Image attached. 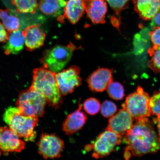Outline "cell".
Masks as SVG:
<instances>
[{"instance_id":"6da1fadb","label":"cell","mask_w":160,"mask_h":160,"mask_svg":"<svg viewBox=\"0 0 160 160\" xmlns=\"http://www.w3.org/2000/svg\"><path fill=\"white\" fill-rule=\"evenodd\" d=\"M127 144L124 157L128 160L132 155L135 157L157 152L160 149L159 138L152 122L147 118L137 120L123 138Z\"/></svg>"},{"instance_id":"7a4b0ae2","label":"cell","mask_w":160,"mask_h":160,"mask_svg":"<svg viewBox=\"0 0 160 160\" xmlns=\"http://www.w3.org/2000/svg\"><path fill=\"white\" fill-rule=\"evenodd\" d=\"M55 74L56 73L44 67L35 69L30 88L39 92L45 97L50 106L58 109L62 104L63 98Z\"/></svg>"},{"instance_id":"3957f363","label":"cell","mask_w":160,"mask_h":160,"mask_svg":"<svg viewBox=\"0 0 160 160\" xmlns=\"http://www.w3.org/2000/svg\"><path fill=\"white\" fill-rule=\"evenodd\" d=\"M4 121L19 138L26 141H32L36 133L34 131L39 119L22 114L17 107H11L6 110L3 115Z\"/></svg>"},{"instance_id":"277c9868","label":"cell","mask_w":160,"mask_h":160,"mask_svg":"<svg viewBox=\"0 0 160 160\" xmlns=\"http://www.w3.org/2000/svg\"><path fill=\"white\" fill-rule=\"evenodd\" d=\"M47 103V100L42 95L30 88L19 94L17 101V107L22 114L38 118L44 114Z\"/></svg>"},{"instance_id":"5b68a950","label":"cell","mask_w":160,"mask_h":160,"mask_svg":"<svg viewBox=\"0 0 160 160\" xmlns=\"http://www.w3.org/2000/svg\"><path fill=\"white\" fill-rule=\"evenodd\" d=\"M75 46L57 45L45 52L41 61L44 67L56 73L64 68L71 59Z\"/></svg>"},{"instance_id":"8992f818","label":"cell","mask_w":160,"mask_h":160,"mask_svg":"<svg viewBox=\"0 0 160 160\" xmlns=\"http://www.w3.org/2000/svg\"><path fill=\"white\" fill-rule=\"evenodd\" d=\"M150 99L148 93L142 87H138L136 92L128 96L125 103L122 106L128 112L133 118L137 120L151 115Z\"/></svg>"},{"instance_id":"52a82bcc","label":"cell","mask_w":160,"mask_h":160,"mask_svg":"<svg viewBox=\"0 0 160 160\" xmlns=\"http://www.w3.org/2000/svg\"><path fill=\"white\" fill-rule=\"evenodd\" d=\"M122 137L114 132L106 130L98 136L93 143L87 145L86 151H93L92 157L101 158L109 155L117 145L121 144Z\"/></svg>"},{"instance_id":"ba28073f","label":"cell","mask_w":160,"mask_h":160,"mask_svg":"<svg viewBox=\"0 0 160 160\" xmlns=\"http://www.w3.org/2000/svg\"><path fill=\"white\" fill-rule=\"evenodd\" d=\"M37 146L39 153L45 159L61 157L65 147L63 140L57 135L45 133L42 134Z\"/></svg>"},{"instance_id":"9c48e42d","label":"cell","mask_w":160,"mask_h":160,"mask_svg":"<svg viewBox=\"0 0 160 160\" xmlns=\"http://www.w3.org/2000/svg\"><path fill=\"white\" fill-rule=\"evenodd\" d=\"M80 73V68L72 66L56 73V80L62 95H66L72 93L76 88L81 85Z\"/></svg>"},{"instance_id":"30bf717a","label":"cell","mask_w":160,"mask_h":160,"mask_svg":"<svg viewBox=\"0 0 160 160\" xmlns=\"http://www.w3.org/2000/svg\"><path fill=\"white\" fill-rule=\"evenodd\" d=\"M133 118L124 108L110 118L106 130L114 132L122 137L133 126Z\"/></svg>"},{"instance_id":"8fae6325","label":"cell","mask_w":160,"mask_h":160,"mask_svg":"<svg viewBox=\"0 0 160 160\" xmlns=\"http://www.w3.org/2000/svg\"><path fill=\"white\" fill-rule=\"evenodd\" d=\"M25 143L9 128L2 127L0 135V151L4 152H20Z\"/></svg>"},{"instance_id":"7c38bea8","label":"cell","mask_w":160,"mask_h":160,"mask_svg":"<svg viewBox=\"0 0 160 160\" xmlns=\"http://www.w3.org/2000/svg\"><path fill=\"white\" fill-rule=\"evenodd\" d=\"M112 69L100 68L94 72L87 80L88 87L91 91L98 92L107 89L113 81Z\"/></svg>"},{"instance_id":"4fadbf2b","label":"cell","mask_w":160,"mask_h":160,"mask_svg":"<svg viewBox=\"0 0 160 160\" xmlns=\"http://www.w3.org/2000/svg\"><path fill=\"white\" fill-rule=\"evenodd\" d=\"M84 6L87 17L94 24H104L107 13L105 0H84Z\"/></svg>"},{"instance_id":"5bb4252c","label":"cell","mask_w":160,"mask_h":160,"mask_svg":"<svg viewBox=\"0 0 160 160\" xmlns=\"http://www.w3.org/2000/svg\"><path fill=\"white\" fill-rule=\"evenodd\" d=\"M22 32L26 47L28 51H33L43 45L46 34L40 25L30 26Z\"/></svg>"},{"instance_id":"9a60e30c","label":"cell","mask_w":160,"mask_h":160,"mask_svg":"<svg viewBox=\"0 0 160 160\" xmlns=\"http://www.w3.org/2000/svg\"><path fill=\"white\" fill-rule=\"evenodd\" d=\"M82 105L79 104L78 108L68 115L63 123L62 130L66 135H71L81 129L85 125L87 118L81 111Z\"/></svg>"},{"instance_id":"2e32d148","label":"cell","mask_w":160,"mask_h":160,"mask_svg":"<svg viewBox=\"0 0 160 160\" xmlns=\"http://www.w3.org/2000/svg\"><path fill=\"white\" fill-rule=\"evenodd\" d=\"M135 11L145 21L152 20L160 9V0H132Z\"/></svg>"},{"instance_id":"e0dca14e","label":"cell","mask_w":160,"mask_h":160,"mask_svg":"<svg viewBox=\"0 0 160 160\" xmlns=\"http://www.w3.org/2000/svg\"><path fill=\"white\" fill-rule=\"evenodd\" d=\"M84 0H68L64 8L63 18L70 23L75 24L84 14Z\"/></svg>"},{"instance_id":"ac0fdd59","label":"cell","mask_w":160,"mask_h":160,"mask_svg":"<svg viewBox=\"0 0 160 160\" xmlns=\"http://www.w3.org/2000/svg\"><path fill=\"white\" fill-rule=\"evenodd\" d=\"M6 42L3 47L5 54L16 55L19 53L25 44L23 32L17 30L10 32Z\"/></svg>"},{"instance_id":"d6986e66","label":"cell","mask_w":160,"mask_h":160,"mask_svg":"<svg viewBox=\"0 0 160 160\" xmlns=\"http://www.w3.org/2000/svg\"><path fill=\"white\" fill-rule=\"evenodd\" d=\"M66 2L65 0H40L39 9L45 15L57 17L63 12Z\"/></svg>"},{"instance_id":"ffe728a7","label":"cell","mask_w":160,"mask_h":160,"mask_svg":"<svg viewBox=\"0 0 160 160\" xmlns=\"http://www.w3.org/2000/svg\"><path fill=\"white\" fill-rule=\"evenodd\" d=\"M0 19L6 30L9 32L18 30L20 26L18 18L10 14L8 9H0Z\"/></svg>"},{"instance_id":"44dd1931","label":"cell","mask_w":160,"mask_h":160,"mask_svg":"<svg viewBox=\"0 0 160 160\" xmlns=\"http://www.w3.org/2000/svg\"><path fill=\"white\" fill-rule=\"evenodd\" d=\"M17 11L22 13L34 14L37 11V0H12Z\"/></svg>"},{"instance_id":"7402d4cb","label":"cell","mask_w":160,"mask_h":160,"mask_svg":"<svg viewBox=\"0 0 160 160\" xmlns=\"http://www.w3.org/2000/svg\"><path fill=\"white\" fill-rule=\"evenodd\" d=\"M148 53L151 57L148 66L156 73H160V47L153 46Z\"/></svg>"},{"instance_id":"603a6c76","label":"cell","mask_w":160,"mask_h":160,"mask_svg":"<svg viewBox=\"0 0 160 160\" xmlns=\"http://www.w3.org/2000/svg\"><path fill=\"white\" fill-rule=\"evenodd\" d=\"M107 92L112 99L117 100H121L125 96L124 88L121 83L116 82H112L108 86Z\"/></svg>"},{"instance_id":"cb8c5ba5","label":"cell","mask_w":160,"mask_h":160,"mask_svg":"<svg viewBox=\"0 0 160 160\" xmlns=\"http://www.w3.org/2000/svg\"><path fill=\"white\" fill-rule=\"evenodd\" d=\"M83 107L86 112L90 115H94L99 112L101 104L97 99L91 98L86 100Z\"/></svg>"},{"instance_id":"d4e9b609","label":"cell","mask_w":160,"mask_h":160,"mask_svg":"<svg viewBox=\"0 0 160 160\" xmlns=\"http://www.w3.org/2000/svg\"><path fill=\"white\" fill-rule=\"evenodd\" d=\"M115 12V15L120 18L121 12L127 8L131 0H105Z\"/></svg>"},{"instance_id":"484cf974","label":"cell","mask_w":160,"mask_h":160,"mask_svg":"<svg viewBox=\"0 0 160 160\" xmlns=\"http://www.w3.org/2000/svg\"><path fill=\"white\" fill-rule=\"evenodd\" d=\"M117 108L112 102L106 100L101 106V113L104 117H111L117 112Z\"/></svg>"},{"instance_id":"4316f807","label":"cell","mask_w":160,"mask_h":160,"mask_svg":"<svg viewBox=\"0 0 160 160\" xmlns=\"http://www.w3.org/2000/svg\"><path fill=\"white\" fill-rule=\"evenodd\" d=\"M149 107L151 113L154 115H160V91L155 92L151 98H150Z\"/></svg>"},{"instance_id":"83f0119b","label":"cell","mask_w":160,"mask_h":160,"mask_svg":"<svg viewBox=\"0 0 160 160\" xmlns=\"http://www.w3.org/2000/svg\"><path fill=\"white\" fill-rule=\"evenodd\" d=\"M149 36L153 46L160 47V27H153Z\"/></svg>"},{"instance_id":"f1b7e54d","label":"cell","mask_w":160,"mask_h":160,"mask_svg":"<svg viewBox=\"0 0 160 160\" xmlns=\"http://www.w3.org/2000/svg\"><path fill=\"white\" fill-rule=\"evenodd\" d=\"M8 34L2 23L0 22V43L5 42L7 41Z\"/></svg>"},{"instance_id":"f546056e","label":"cell","mask_w":160,"mask_h":160,"mask_svg":"<svg viewBox=\"0 0 160 160\" xmlns=\"http://www.w3.org/2000/svg\"><path fill=\"white\" fill-rule=\"evenodd\" d=\"M151 25L152 27H160V9L152 19Z\"/></svg>"},{"instance_id":"4dcf8cb0","label":"cell","mask_w":160,"mask_h":160,"mask_svg":"<svg viewBox=\"0 0 160 160\" xmlns=\"http://www.w3.org/2000/svg\"><path fill=\"white\" fill-rule=\"evenodd\" d=\"M156 121L157 122V128L159 133V138L160 141V115L158 116Z\"/></svg>"},{"instance_id":"1f68e13d","label":"cell","mask_w":160,"mask_h":160,"mask_svg":"<svg viewBox=\"0 0 160 160\" xmlns=\"http://www.w3.org/2000/svg\"><path fill=\"white\" fill-rule=\"evenodd\" d=\"M2 129V127H0V135H1V134Z\"/></svg>"}]
</instances>
